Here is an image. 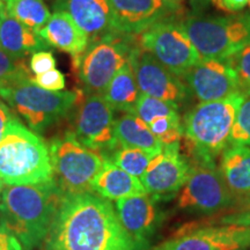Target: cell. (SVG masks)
Returning <instances> with one entry per match:
<instances>
[{
  "label": "cell",
  "mask_w": 250,
  "mask_h": 250,
  "mask_svg": "<svg viewBox=\"0 0 250 250\" xmlns=\"http://www.w3.org/2000/svg\"><path fill=\"white\" fill-rule=\"evenodd\" d=\"M45 250H143L122 226L110 201L95 192L64 193Z\"/></svg>",
  "instance_id": "6da1fadb"
},
{
  "label": "cell",
  "mask_w": 250,
  "mask_h": 250,
  "mask_svg": "<svg viewBox=\"0 0 250 250\" xmlns=\"http://www.w3.org/2000/svg\"><path fill=\"white\" fill-rule=\"evenodd\" d=\"M62 197L54 179L6 187L0 201L1 224L24 249L33 250L45 241Z\"/></svg>",
  "instance_id": "7a4b0ae2"
},
{
  "label": "cell",
  "mask_w": 250,
  "mask_h": 250,
  "mask_svg": "<svg viewBox=\"0 0 250 250\" xmlns=\"http://www.w3.org/2000/svg\"><path fill=\"white\" fill-rule=\"evenodd\" d=\"M246 95L235 93L226 99L201 102L188 111L183 120L187 160L214 164L230 145V132Z\"/></svg>",
  "instance_id": "3957f363"
},
{
  "label": "cell",
  "mask_w": 250,
  "mask_h": 250,
  "mask_svg": "<svg viewBox=\"0 0 250 250\" xmlns=\"http://www.w3.org/2000/svg\"><path fill=\"white\" fill-rule=\"evenodd\" d=\"M52 179L49 146L14 116L0 143V180L8 186H19Z\"/></svg>",
  "instance_id": "277c9868"
},
{
  "label": "cell",
  "mask_w": 250,
  "mask_h": 250,
  "mask_svg": "<svg viewBox=\"0 0 250 250\" xmlns=\"http://www.w3.org/2000/svg\"><path fill=\"white\" fill-rule=\"evenodd\" d=\"M83 95L81 89L65 92L43 89L33 83L31 76L0 86V98L36 133L70 116Z\"/></svg>",
  "instance_id": "5b68a950"
},
{
  "label": "cell",
  "mask_w": 250,
  "mask_h": 250,
  "mask_svg": "<svg viewBox=\"0 0 250 250\" xmlns=\"http://www.w3.org/2000/svg\"><path fill=\"white\" fill-rule=\"evenodd\" d=\"M182 24L201 59H228L250 45V13L191 15Z\"/></svg>",
  "instance_id": "8992f818"
},
{
  "label": "cell",
  "mask_w": 250,
  "mask_h": 250,
  "mask_svg": "<svg viewBox=\"0 0 250 250\" xmlns=\"http://www.w3.org/2000/svg\"><path fill=\"white\" fill-rule=\"evenodd\" d=\"M137 43V36L121 33L90 41L85 51L73 58V67L83 94L103 95L115 74L129 62Z\"/></svg>",
  "instance_id": "52a82bcc"
},
{
  "label": "cell",
  "mask_w": 250,
  "mask_h": 250,
  "mask_svg": "<svg viewBox=\"0 0 250 250\" xmlns=\"http://www.w3.org/2000/svg\"><path fill=\"white\" fill-rule=\"evenodd\" d=\"M49 152L54 180L62 192H93L94 181L105 161L101 153L80 143L72 131L55 137Z\"/></svg>",
  "instance_id": "ba28073f"
},
{
  "label": "cell",
  "mask_w": 250,
  "mask_h": 250,
  "mask_svg": "<svg viewBox=\"0 0 250 250\" xmlns=\"http://www.w3.org/2000/svg\"><path fill=\"white\" fill-rule=\"evenodd\" d=\"M137 39L143 49L181 79L201 61L180 18L167 19L153 24Z\"/></svg>",
  "instance_id": "9c48e42d"
},
{
  "label": "cell",
  "mask_w": 250,
  "mask_h": 250,
  "mask_svg": "<svg viewBox=\"0 0 250 250\" xmlns=\"http://www.w3.org/2000/svg\"><path fill=\"white\" fill-rule=\"evenodd\" d=\"M188 179L177 197L181 210L215 214L230 208L235 196L228 189L214 164L191 162Z\"/></svg>",
  "instance_id": "30bf717a"
},
{
  "label": "cell",
  "mask_w": 250,
  "mask_h": 250,
  "mask_svg": "<svg viewBox=\"0 0 250 250\" xmlns=\"http://www.w3.org/2000/svg\"><path fill=\"white\" fill-rule=\"evenodd\" d=\"M72 129L80 143L107 156L118 147L115 137V110L100 94H83L71 111Z\"/></svg>",
  "instance_id": "8fae6325"
},
{
  "label": "cell",
  "mask_w": 250,
  "mask_h": 250,
  "mask_svg": "<svg viewBox=\"0 0 250 250\" xmlns=\"http://www.w3.org/2000/svg\"><path fill=\"white\" fill-rule=\"evenodd\" d=\"M129 62L142 94L176 105L186 100L189 89L183 80L168 71L139 43L131 51Z\"/></svg>",
  "instance_id": "7c38bea8"
},
{
  "label": "cell",
  "mask_w": 250,
  "mask_h": 250,
  "mask_svg": "<svg viewBox=\"0 0 250 250\" xmlns=\"http://www.w3.org/2000/svg\"><path fill=\"white\" fill-rule=\"evenodd\" d=\"M118 33L138 36L153 24L171 18H181V0H109Z\"/></svg>",
  "instance_id": "4fadbf2b"
},
{
  "label": "cell",
  "mask_w": 250,
  "mask_h": 250,
  "mask_svg": "<svg viewBox=\"0 0 250 250\" xmlns=\"http://www.w3.org/2000/svg\"><path fill=\"white\" fill-rule=\"evenodd\" d=\"M189 170V161L181 152V143H175L165 145L160 154L153 158L140 181L155 201H166L181 191Z\"/></svg>",
  "instance_id": "5bb4252c"
},
{
  "label": "cell",
  "mask_w": 250,
  "mask_h": 250,
  "mask_svg": "<svg viewBox=\"0 0 250 250\" xmlns=\"http://www.w3.org/2000/svg\"><path fill=\"white\" fill-rule=\"evenodd\" d=\"M201 102L218 101L240 93L239 79L228 59H201L182 78Z\"/></svg>",
  "instance_id": "9a60e30c"
},
{
  "label": "cell",
  "mask_w": 250,
  "mask_h": 250,
  "mask_svg": "<svg viewBox=\"0 0 250 250\" xmlns=\"http://www.w3.org/2000/svg\"><path fill=\"white\" fill-rule=\"evenodd\" d=\"M250 227L219 225L184 229L154 250H247Z\"/></svg>",
  "instance_id": "2e32d148"
},
{
  "label": "cell",
  "mask_w": 250,
  "mask_h": 250,
  "mask_svg": "<svg viewBox=\"0 0 250 250\" xmlns=\"http://www.w3.org/2000/svg\"><path fill=\"white\" fill-rule=\"evenodd\" d=\"M156 202L148 193L115 201V210L122 226L143 250L160 224Z\"/></svg>",
  "instance_id": "e0dca14e"
},
{
  "label": "cell",
  "mask_w": 250,
  "mask_h": 250,
  "mask_svg": "<svg viewBox=\"0 0 250 250\" xmlns=\"http://www.w3.org/2000/svg\"><path fill=\"white\" fill-rule=\"evenodd\" d=\"M54 9L70 15L89 42L118 33L109 0H56Z\"/></svg>",
  "instance_id": "ac0fdd59"
},
{
  "label": "cell",
  "mask_w": 250,
  "mask_h": 250,
  "mask_svg": "<svg viewBox=\"0 0 250 250\" xmlns=\"http://www.w3.org/2000/svg\"><path fill=\"white\" fill-rule=\"evenodd\" d=\"M50 45L39 33L11 17L6 9L0 12V49L15 59H24Z\"/></svg>",
  "instance_id": "d6986e66"
},
{
  "label": "cell",
  "mask_w": 250,
  "mask_h": 250,
  "mask_svg": "<svg viewBox=\"0 0 250 250\" xmlns=\"http://www.w3.org/2000/svg\"><path fill=\"white\" fill-rule=\"evenodd\" d=\"M39 35L50 46L67 52L73 58L79 57L89 44L88 36L64 12H55Z\"/></svg>",
  "instance_id": "ffe728a7"
},
{
  "label": "cell",
  "mask_w": 250,
  "mask_h": 250,
  "mask_svg": "<svg viewBox=\"0 0 250 250\" xmlns=\"http://www.w3.org/2000/svg\"><path fill=\"white\" fill-rule=\"evenodd\" d=\"M93 192L108 201L147 193L140 179L126 173L108 159H105L101 171L94 181Z\"/></svg>",
  "instance_id": "44dd1931"
},
{
  "label": "cell",
  "mask_w": 250,
  "mask_h": 250,
  "mask_svg": "<svg viewBox=\"0 0 250 250\" xmlns=\"http://www.w3.org/2000/svg\"><path fill=\"white\" fill-rule=\"evenodd\" d=\"M219 171L234 196L250 193V147L229 145L220 154Z\"/></svg>",
  "instance_id": "7402d4cb"
},
{
  "label": "cell",
  "mask_w": 250,
  "mask_h": 250,
  "mask_svg": "<svg viewBox=\"0 0 250 250\" xmlns=\"http://www.w3.org/2000/svg\"><path fill=\"white\" fill-rule=\"evenodd\" d=\"M115 137L118 146L138 148L152 154L159 155L164 149V145L149 127L133 114L122 115L115 122Z\"/></svg>",
  "instance_id": "603a6c76"
},
{
  "label": "cell",
  "mask_w": 250,
  "mask_h": 250,
  "mask_svg": "<svg viewBox=\"0 0 250 250\" xmlns=\"http://www.w3.org/2000/svg\"><path fill=\"white\" fill-rule=\"evenodd\" d=\"M140 94L133 71L127 62L112 78L103 93V98L107 100L114 110L132 114Z\"/></svg>",
  "instance_id": "cb8c5ba5"
},
{
  "label": "cell",
  "mask_w": 250,
  "mask_h": 250,
  "mask_svg": "<svg viewBox=\"0 0 250 250\" xmlns=\"http://www.w3.org/2000/svg\"><path fill=\"white\" fill-rule=\"evenodd\" d=\"M5 9L11 17L36 33L43 29L51 18L42 0H5Z\"/></svg>",
  "instance_id": "d4e9b609"
},
{
  "label": "cell",
  "mask_w": 250,
  "mask_h": 250,
  "mask_svg": "<svg viewBox=\"0 0 250 250\" xmlns=\"http://www.w3.org/2000/svg\"><path fill=\"white\" fill-rule=\"evenodd\" d=\"M104 158L110 160L112 164L122 168L126 173L140 179L144 173L147 170L148 166L154 156L138 148L118 146L114 151L109 153L107 156H104Z\"/></svg>",
  "instance_id": "484cf974"
},
{
  "label": "cell",
  "mask_w": 250,
  "mask_h": 250,
  "mask_svg": "<svg viewBox=\"0 0 250 250\" xmlns=\"http://www.w3.org/2000/svg\"><path fill=\"white\" fill-rule=\"evenodd\" d=\"M132 114L139 117L147 126L149 123L159 117L180 115L179 105L162 101L160 99L152 98L145 94H140Z\"/></svg>",
  "instance_id": "4316f807"
},
{
  "label": "cell",
  "mask_w": 250,
  "mask_h": 250,
  "mask_svg": "<svg viewBox=\"0 0 250 250\" xmlns=\"http://www.w3.org/2000/svg\"><path fill=\"white\" fill-rule=\"evenodd\" d=\"M152 133L162 143V145L181 143L183 139V123L180 115L159 117L148 124Z\"/></svg>",
  "instance_id": "83f0119b"
},
{
  "label": "cell",
  "mask_w": 250,
  "mask_h": 250,
  "mask_svg": "<svg viewBox=\"0 0 250 250\" xmlns=\"http://www.w3.org/2000/svg\"><path fill=\"white\" fill-rule=\"evenodd\" d=\"M230 145L250 147V95H247L237 110L230 132Z\"/></svg>",
  "instance_id": "f1b7e54d"
},
{
  "label": "cell",
  "mask_w": 250,
  "mask_h": 250,
  "mask_svg": "<svg viewBox=\"0 0 250 250\" xmlns=\"http://www.w3.org/2000/svg\"><path fill=\"white\" fill-rule=\"evenodd\" d=\"M27 77H30V71L23 59H15L0 49V86Z\"/></svg>",
  "instance_id": "f546056e"
},
{
  "label": "cell",
  "mask_w": 250,
  "mask_h": 250,
  "mask_svg": "<svg viewBox=\"0 0 250 250\" xmlns=\"http://www.w3.org/2000/svg\"><path fill=\"white\" fill-rule=\"evenodd\" d=\"M229 61L239 79L240 90L246 96L250 95V45L230 57Z\"/></svg>",
  "instance_id": "4dcf8cb0"
},
{
  "label": "cell",
  "mask_w": 250,
  "mask_h": 250,
  "mask_svg": "<svg viewBox=\"0 0 250 250\" xmlns=\"http://www.w3.org/2000/svg\"><path fill=\"white\" fill-rule=\"evenodd\" d=\"M219 225H230V226L250 227V193L243 196L242 201L235 205L233 210L218 219Z\"/></svg>",
  "instance_id": "1f68e13d"
},
{
  "label": "cell",
  "mask_w": 250,
  "mask_h": 250,
  "mask_svg": "<svg viewBox=\"0 0 250 250\" xmlns=\"http://www.w3.org/2000/svg\"><path fill=\"white\" fill-rule=\"evenodd\" d=\"M31 80L41 88L50 90V92H62L66 86L65 76L57 68L50 70L42 74H36L34 77L31 76Z\"/></svg>",
  "instance_id": "d6a6232c"
},
{
  "label": "cell",
  "mask_w": 250,
  "mask_h": 250,
  "mask_svg": "<svg viewBox=\"0 0 250 250\" xmlns=\"http://www.w3.org/2000/svg\"><path fill=\"white\" fill-rule=\"evenodd\" d=\"M30 71L34 74H42L50 70L56 68V59L51 51L42 50L31 55L30 58Z\"/></svg>",
  "instance_id": "836d02e7"
},
{
  "label": "cell",
  "mask_w": 250,
  "mask_h": 250,
  "mask_svg": "<svg viewBox=\"0 0 250 250\" xmlns=\"http://www.w3.org/2000/svg\"><path fill=\"white\" fill-rule=\"evenodd\" d=\"M0 250H23L21 242L2 224H0Z\"/></svg>",
  "instance_id": "e575fe53"
},
{
  "label": "cell",
  "mask_w": 250,
  "mask_h": 250,
  "mask_svg": "<svg viewBox=\"0 0 250 250\" xmlns=\"http://www.w3.org/2000/svg\"><path fill=\"white\" fill-rule=\"evenodd\" d=\"M212 4L220 11L226 13H237L248 4V0H211Z\"/></svg>",
  "instance_id": "d590c367"
},
{
  "label": "cell",
  "mask_w": 250,
  "mask_h": 250,
  "mask_svg": "<svg viewBox=\"0 0 250 250\" xmlns=\"http://www.w3.org/2000/svg\"><path fill=\"white\" fill-rule=\"evenodd\" d=\"M15 115L11 111V109L8 108L7 103H5L4 101L0 100V143L4 139L5 132L6 130H7L9 122L12 121V118Z\"/></svg>",
  "instance_id": "8d00e7d4"
},
{
  "label": "cell",
  "mask_w": 250,
  "mask_h": 250,
  "mask_svg": "<svg viewBox=\"0 0 250 250\" xmlns=\"http://www.w3.org/2000/svg\"><path fill=\"white\" fill-rule=\"evenodd\" d=\"M4 182H2L1 180H0V201H1V195H2V191H4Z\"/></svg>",
  "instance_id": "74e56055"
},
{
  "label": "cell",
  "mask_w": 250,
  "mask_h": 250,
  "mask_svg": "<svg viewBox=\"0 0 250 250\" xmlns=\"http://www.w3.org/2000/svg\"><path fill=\"white\" fill-rule=\"evenodd\" d=\"M5 9V0H0V12Z\"/></svg>",
  "instance_id": "f35d334b"
},
{
  "label": "cell",
  "mask_w": 250,
  "mask_h": 250,
  "mask_svg": "<svg viewBox=\"0 0 250 250\" xmlns=\"http://www.w3.org/2000/svg\"><path fill=\"white\" fill-rule=\"evenodd\" d=\"M248 5H249V7H250V0H248Z\"/></svg>",
  "instance_id": "ab89813d"
},
{
  "label": "cell",
  "mask_w": 250,
  "mask_h": 250,
  "mask_svg": "<svg viewBox=\"0 0 250 250\" xmlns=\"http://www.w3.org/2000/svg\"><path fill=\"white\" fill-rule=\"evenodd\" d=\"M181 1H183V0H181Z\"/></svg>",
  "instance_id": "60d3db41"
}]
</instances>
